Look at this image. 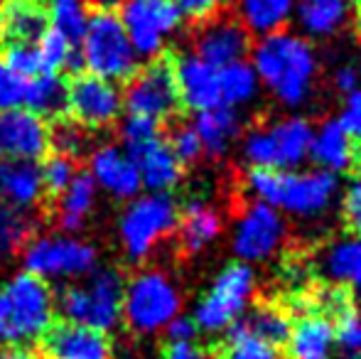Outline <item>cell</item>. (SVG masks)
Here are the masks:
<instances>
[{"label":"cell","instance_id":"cell-1","mask_svg":"<svg viewBox=\"0 0 361 359\" xmlns=\"http://www.w3.org/2000/svg\"><path fill=\"white\" fill-rule=\"evenodd\" d=\"M251 67L261 87H266L288 109H298L310 99L317 79V54L312 44L295 32L263 35L251 49Z\"/></svg>","mask_w":361,"mask_h":359},{"label":"cell","instance_id":"cell-2","mask_svg":"<svg viewBox=\"0 0 361 359\" xmlns=\"http://www.w3.org/2000/svg\"><path fill=\"white\" fill-rule=\"evenodd\" d=\"M54 291L27 271L0 283V347H27L39 342L54 325Z\"/></svg>","mask_w":361,"mask_h":359},{"label":"cell","instance_id":"cell-3","mask_svg":"<svg viewBox=\"0 0 361 359\" xmlns=\"http://www.w3.org/2000/svg\"><path fill=\"white\" fill-rule=\"evenodd\" d=\"M246 185L258 202L293 217H319L332 209L339 195V178L324 170H258L251 168Z\"/></svg>","mask_w":361,"mask_h":359},{"label":"cell","instance_id":"cell-4","mask_svg":"<svg viewBox=\"0 0 361 359\" xmlns=\"http://www.w3.org/2000/svg\"><path fill=\"white\" fill-rule=\"evenodd\" d=\"M123 286L126 278L118 269H94L86 278L69 283L59 291V296H54L57 312L64 322H76L109 335L121 325Z\"/></svg>","mask_w":361,"mask_h":359},{"label":"cell","instance_id":"cell-5","mask_svg":"<svg viewBox=\"0 0 361 359\" xmlns=\"http://www.w3.org/2000/svg\"><path fill=\"white\" fill-rule=\"evenodd\" d=\"M182 315V293L175 278L162 269H140L126 281L121 322L130 332L152 337Z\"/></svg>","mask_w":361,"mask_h":359},{"label":"cell","instance_id":"cell-6","mask_svg":"<svg viewBox=\"0 0 361 359\" xmlns=\"http://www.w3.org/2000/svg\"><path fill=\"white\" fill-rule=\"evenodd\" d=\"M180 205L172 192H145L126 205L118 217V241L126 259L143 264L177 229Z\"/></svg>","mask_w":361,"mask_h":359},{"label":"cell","instance_id":"cell-7","mask_svg":"<svg viewBox=\"0 0 361 359\" xmlns=\"http://www.w3.org/2000/svg\"><path fill=\"white\" fill-rule=\"evenodd\" d=\"M79 59L86 74L111 84L128 82L140 64L118 15L114 13L89 15V25L79 42Z\"/></svg>","mask_w":361,"mask_h":359},{"label":"cell","instance_id":"cell-8","mask_svg":"<svg viewBox=\"0 0 361 359\" xmlns=\"http://www.w3.org/2000/svg\"><path fill=\"white\" fill-rule=\"evenodd\" d=\"M312 123L302 116L278 118L268 126L248 130L241 153L258 170H298L310 158Z\"/></svg>","mask_w":361,"mask_h":359},{"label":"cell","instance_id":"cell-9","mask_svg":"<svg viewBox=\"0 0 361 359\" xmlns=\"http://www.w3.org/2000/svg\"><path fill=\"white\" fill-rule=\"evenodd\" d=\"M256 291V271L253 266L233 261L216 273L212 288L197 300L192 320L204 335H221L233 322L241 320Z\"/></svg>","mask_w":361,"mask_h":359},{"label":"cell","instance_id":"cell-10","mask_svg":"<svg viewBox=\"0 0 361 359\" xmlns=\"http://www.w3.org/2000/svg\"><path fill=\"white\" fill-rule=\"evenodd\" d=\"M23 271L42 278L44 283H74L99 269V251L74 234H42L23 249Z\"/></svg>","mask_w":361,"mask_h":359},{"label":"cell","instance_id":"cell-11","mask_svg":"<svg viewBox=\"0 0 361 359\" xmlns=\"http://www.w3.org/2000/svg\"><path fill=\"white\" fill-rule=\"evenodd\" d=\"M121 25L140 59H160L170 37L182 28L177 0H123Z\"/></svg>","mask_w":361,"mask_h":359},{"label":"cell","instance_id":"cell-12","mask_svg":"<svg viewBox=\"0 0 361 359\" xmlns=\"http://www.w3.org/2000/svg\"><path fill=\"white\" fill-rule=\"evenodd\" d=\"M286 241V219L276 207L251 202L238 217L231 236V251L241 264H263L281 251Z\"/></svg>","mask_w":361,"mask_h":359},{"label":"cell","instance_id":"cell-13","mask_svg":"<svg viewBox=\"0 0 361 359\" xmlns=\"http://www.w3.org/2000/svg\"><path fill=\"white\" fill-rule=\"evenodd\" d=\"M180 106V96L175 87V72L172 64L165 59H152L147 67L138 69L128 79L123 91V111L128 116L162 123Z\"/></svg>","mask_w":361,"mask_h":359},{"label":"cell","instance_id":"cell-14","mask_svg":"<svg viewBox=\"0 0 361 359\" xmlns=\"http://www.w3.org/2000/svg\"><path fill=\"white\" fill-rule=\"evenodd\" d=\"M69 118L86 130L109 128L123 114V91L118 84L91 74H76L67 82V109Z\"/></svg>","mask_w":361,"mask_h":359},{"label":"cell","instance_id":"cell-15","mask_svg":"<svg viewBox=\"0 0 361 359\" xmlns=\"http://www.w3.org/2000/svg\"><path fill=\"white\" fill-rule=\"evenodd\" d=\"M52 150V126L30 109L0 111V160L37 163Z\"/></svg>","mask_w":361,"mask_h":359},{"label":"cell","instance_id":"cell-16","mask_svg":"<svg viewBox=\"0 0 361 359\" xmlns=\"http://www.w3.org/2000/svg\"><path fill=\"white\" fill-rule=\"evenodd\" d=\"M251 49V32L241 25L236 15L216 13L202 20L195 32V52L207 64L221 69L226 64L241 62Z\"/></svg>","mask_w":361,"mask_h":359},{"label":"cell","instance_id":"cell-17","mask_svg":"<svg viewBox=\"0 0 361 359\" xmlns=\"http://www.w3.org/2000/svg\"><path fill=\"white\" fill-rule=\"evenodd\" d=\"M86 158H89V170L86 173L91 175L96 187L104 190L106 195H111L114 200L128 202L140 195L143 185H140L138 168H135L133 158L121 145H96V148H91V153Z\"/></svg>","mask_w":361,"mask_h":359},{"label":"cell","instance_id":"cell-18","mask_svg":"<svg viewBox=\"0 0 361 359\" xmlns=\"http://www.w3.org/2000/svg\"><path fill=\"white\" fill-rule=\"evenodd\" d=\"M42 359H111V337L76 322H54L39 340Z\"/></svg>","mask_w":361,"mask_h":359},{"label":"cell","instance_id":"cell-19","mask_svg":"<svg viewBox=\"0 0 361 359\" xmlns=\"http://www.w3.org/2000/svg\"><path fill=\"white\" fill-rule=\"evenodd\" d=\"M175 72V87L180 104L195 114L221 106L219 99V69L207 64L197 54H182L172 64Z\"/></svg>","mask_w":361,"mask_h":359},{"label":"cell","instance_id":"cell-20","mask_svg":"<svg viewBox=\"0 0 361 359\" xmlns=\"http://www.w3.org/2000/svg\"><path fill=\"white\" fill-rule=\"evenodd\" d=\"M126 153L133 158L140 175V185L147 192H172L182 180V165L172 155L170 145L157 135L147 143L130 148Z\"/></svg>","mask_w":361,"mask_h":359},{"label":"cell","instance_id":"cell-21","mask_svg":"<svg viewBox=\"0 0 361 359\" xmlns=\"http://www.w3.org/2000/svg\"><path fill=\"white\" fill-rule=\"evenodd\" d=\"M177 236L185 254L197 256L207 251L221 236L224 219L221 214L204 200H190L180 207V219H177Z\"/></svg>","mask_w":361,"mask_h":359},{"label":"cell","instance_id":"cell-22","mask_svg":"<svg viewBox=\"0 0 361 359\" xmlns=\"http://www.w3.org/2000/svg\"><path fill=\"white\" fill-rule=\"evenodd\" d=\"M310 160L317 170L339 175L352 168L354 163V140L347 135L337 118H327L312 130L310 143Z\"/></svg>","mask_w":361,"mask_h":359},{"label":"cell","instance_id":"cell-23","mask_svg":"<svg viewBox=\"0 0 361 359\" xmlns=\"http://www.w3.org/2000/svg\"><path fill=\"white\" fill-rule=\"evenodd\" d=\"M96 197H99L96 182L86 170H79L67 190L57 195V205H54V221L64 234H76L79 229H84L86 219L96 207Z\"/></svg>","mask_w":361,"mask_h":359},{"label":"cell","instance_id":"cell-24","mask_svg":"<svg viewBox=\"0 0 361 359\" xmlns=\"http://www.w3.org/2000/svg\"><path fill=\"white\" fill-rule=\"evenodd\" d=\"M42 197L44 187L37 163L0 160V205L35 209Z\"/></svg>","mask_w":361,"mask_h":359},{"label":"cell","instance_id":"cell-25","mask_svg":"<svg viewBox=\"0 0 361 359\" xmlns=\"http://www.w3.org/2000/svg\"><path fill=\"white\" fill-rule=\"evenodd\" d=\"M286 347L290 359H329L334 350V325L329 315H302L290 330Z\"/></svg>","mask_w":361,"mask_h":359},{"label":"cell","instance_id":"cell-26","mask_svg":"<svg viewBox=\"0 0 361 359\" xmlns=\"http://www.w3.org/2000/svg\"><path fill=\"white\" fill-rule=\"evenodd\" d=\"M192 128L202 143V153L209 158H221L228 153L233 140L241 135V116L233 109L216 106V109L197 114Z\"/></svg>","mask_w":361,"mask_h":359},{"label":"cell","instance_id":"cell-27","mask_svg":"<svg viewBox=\"0 0 361 359\" xmlns=\"http://www.w3.org/2000/svg\"><path fill=\"white\" fill-rule=\"evenodd\" d=\"M49 28V10L44 0H8L3 8V35L10 42L35 44Z\"/></svg>","mask_w":361,"mask_h":359},{"label":"cell","instance_id":"cell-28","mask_svg":"<svg viewBox=\"0 0 361 359\" xmlns=\"http://www.w3.org/2000/svg\"><path fill=\"white\" fill-rule=\"evenodd\" d=\"M352 0H298V25L310 37H332L347 25Z\"/></svg>","mask_w":361,"mask_h":359},{"label":"cell","instance_id":"cell-29","mask_svg":"<svg viewBox=\"0 0 361 359\" xmlns=\"http://www.w3.org/2000/svg\"><path fill=\"white\" fill-rule=\"evenodd\" d=\"M238 20L253 35L281 32L295 15L298 0H236Z\"/></svg>","mask_w":361,"mask_h":359},{"label":"cell","instance_id":"cell-30","mask_svg":"<svg viewBox=\"0 0 361 359\" xmlns=\"http://www.w3.org/2000/svg\"><path fill=\"white\" fill-rule=\"evenodd\" d=\"M322 271L337 286L361 288V236H344L322 254Z\"/></svg>","mask_w":361,"mask_h":359},{"label":"cell","instance_id":"cell-31","mask_svg":"<svg viewBox=\"0 0 361 359\" xmlns=\"http://www.w3.org/2000/svg\"><path fill=\"white\" fill-rule=\"evenodd\" d=\"M221 335L224 340L219 345V357L221 359H283L281 347L263 340L243 317L233 322Z\"/></svg>","mask_w":361,"mask_h":359},{"label":"cell","instance_id":"cell-32","mask_svg":"<svg viewBox=\"0 0 361 359\" xmlns=\"http://www.w3.org/2000/svg\"><path fill=\"white\" fill-rule=\"evenodd\" d=\"M258 91H261V82H258L251 62H246V59L219 69V99L226 109L238 111L253 104Z\"/></svg>","mask_w":361,"mask_h":359},{"label":"cell","instance_id":"cell-33","mask_svg":"<svg viewBox=\"0 0 361 359\" xmlns=\"http://www.w3.org/2000/svg\"><path fill=\"white\" fill-rule=\"evenodd\" d=\"M23 106L42 118L62 116L67 109V82L59 74H37L27 79Z\"/></svg>","mask_w":361,"mask_h":359},{"label":"cell","instance_id":"cell-34","mask_svg":"<svg viewBox=\"0 0 361 359\" xmlns=\"http://www.w3.org/2000/svg\"><path fill=\"white\" fill-rule=\"evenodd\" d=\"M37 217L32 209L0 205V256L23 254V249L35 239Z\"/></svg>","mask_w":361,"mask_h":359},{"label":"cell","instance_id":"cell-35","mask_svg":"<svg viewBox=\"0 0 361 359\" xmlns=\"http://www.w3.org/2000/svg\"><path fill=\"white\" fill-rule=\"evenodd\" d=\"M35 49H37L39 72L42 74H59V69H72V72L81 69L79 47L52 28L44 30L42 37L35 42Z\"/></svg>","mask_w":361,"mask_h":359},{"label":"cell","instance_id":"cell-36","mask_svg":"<svg viewBox=\"0 0 361 359\" xmlns=\"http://www.w3.org/2000/svg\"><path fill=\"white\" fill-rule=\"evenodd\" d=\"M52 30H57L62 37H67L69 42L79 47L81 37L86 32V25H89V13L79 0H64V3H54L52 8Z\"/></svg>","mask_w":361,"mask_h":359},{"label":"cell","instance_id":"cell-37","mask_svg":"<svg viewBox=\"0 0 361 359\" xmlns=\"http://www.w3.org/2000/svg\"><path fill=\"white\" fill-rule=\"evenodd\" d=\"M52 153L67 155L72 160H79L91 153L89 130L74 123L72 118H59L57 126H52Z\"/></svg>","mask_w":361,"mask_h":359},{"label":"cell","instance_id":"cell-38","mask_svg":"<svg viewBox=\"0 0 361 359\" xmlns=\"http://www.w3.org/2000/svg\"><path fill=\"white\" fill-rule=\"evenodd\" d=\"M243 320H246L263 340H268L276 347L286 345L288 337H290V330H293L290 317L283 310H276V308H258V310H253L251 315L243 317Z\"/></svg>","mask_w":361,"mask_h":359},{"label":"cell","instance_id":"cell-39","mask_svg":"<svg viewBox=\"0 0 361 359\" xmlns=\"http://www.w3.org/2000/svg\"><path fill=\"white\" fill-rule=\"evenodd\" d=\"M76 173H79V168H76V160L49 150V153L42 158V165H39V178H42L44 195L57 197L59 192L67 190V185L74 180Z\"/></svg>","mask_w":361,"mask_h":359},{"label":"cell","instance_id":"cell-40","mask_svg":"<svg viewBox=\"0 0 361 359\" xmlns=\"http://www.w3.org/2000/svg\"><path fill=\"white\" fill-rule=\"evenodd\" d=\"M334 325V345L344 352V355L357 357L361 355V315L352 305L342 308L337 312V322Z\"/></svg>","mask_w":361,"mask_h":359},{"label":"cell","instance_id":"cell-41","mask_svg":"<svg viewBox=\"0 0 361 359\" xmlns=\"http://www.w3.org/2000/svg\"><path fill=\"white\" fill-rule=\"evenodd\" d=\"M165 143L170 145L172 155H175L177 163H180L182 168L200 163L202 155H204V153H202L200 138H197L195 128H192L190 123H177L175 128L170 130V135H167Z\"/></svg>","mask_w":361,"mask_h":359},{"label":"cell","instance_id":"cell-42","mask_svg":"<svg viewBox=\"0 0 361 359\" xmlns=\"http://www.w3.org/2000/svg\"><path fill=\"white\" fill-rule=\"evenodd\" d=\"M0 62L8 69H13L15 74H20L23 79H32L39 72V59H37V49L35 44H25V42H8L0 54Z\"/></svg>","mask_w":361,"mask_h":359},{"label":"cell","instance_id":"cell-43","mask_svg":"<svg viewBox=\"0 0 361 359\" xmlns=\"http://www.w3.org/2000/svg\"><path fill=\"white\" fill-rule=\"evenodd\" d=\"M157 135H160V123H155V121L140 118V116H126L121 121V140H123L121 148L123 150L138 148Z\"/></svg>","mask_w":361,"mask_h":359},{"label":"cell","instance_id":"cell-44","mask_svg":"<svg viewBox=\"0 0 361 359\" xmlns=\"http://www.w3.org/2000/svg\"><path fill=\"white\" fill-rule=\"evenodd\" d=\"M25 87H27V79H23L0 62V111L20 109L25 99Z\"/></svg>","mask_w":361,"mask_h":359},{"label":"cell","instance_id":"cell-45","mask_svg":"<svg viewBox=\"0 0 361 359\" xmlns=\"http://www.w3.org/2000/svg\"><path fill=\"white\" fill-rule=\"evenodd\" d=\"M342 209H344V219H347L349 229L354 231V236H361V175L349 182L347 190H344Z\"/></svg>","mask_w":361,"mask_h":359},{"label":"cell","instance_id":"cell-46","mask_svg":"<svg viewBox=\"0 0 361 359\" xmlns=\"http://www.w3.org/2000/svg\"><path fill=\"white\" fill-rule=\"evenodd\" d=\"M339 123L347 130V135L354 143H361V89L347 96L342 106V116H339Z\"/></svg>","mask_w":361,"mask_h":359},{"label":"cell","instance_id":"cell-47","mask_svg":"<svg viewBox=\"0 0 361 359\" xmlns=\"http://www.w3.org/2000/svg\"><path fill=\"white\" fill-rule=\"evenodd\" d=\"M165 335L170 340V345H187V342H195V337L200 335L195 320L187 315H177L170 325L165 327Z\"/></svg>","mask_w":361,"mask_h":359},{"label":"cell","instance_id":"cell-48","mask_svg":"<svg viewBox=\"0 0 361 359\" xmlns=\"http://www.w3.org/2000/svg\"><path fill=\"white\" fill-rule=\"evenodd\" d=\"M226 3L228 0H177L182 15H190L192 20H200V23L212 18V15L221 13V8Z\"/></svg>","mask_w":361,"mask_h":359},{"label":"cell","instance_id":"cell-49","mask_svg":"<svg viewBox=\"0 0 361 359\" xmlns=\"http://www.w3.org/2000/svg\"><path fill=\"white\" fill-rule=\"evenodd\" d=\"M332 82H334V89H337L339 94L349 96V94H354L357 89H361L359 87V84H361V72L354 67V64H342V67L334 69Z\"/></svg>","mask_w":361,"mask_h":359},{"label":"cell","instance_id":"cell-50","mask_svg":"<svg viewBox=\"0 0 361 359\" xmlns=\"http://www.w3.org/2000/svg\"><path fill=\"white\" fill-rule=\"evenodd\" d=\"M162 359H214L207 350H202L195 342L187 345H167V350L162 352Z\"/></svg>","mask_w":361,"mask_h":359},{"label":"cell","instance_id":"cell-51","mask_svg":"<svg viewBox=\"0 0 361 359\" xmlns=\"http://www.w3.org/2000/svg\"><path fill=\"white\" fill-rule=\"evenodd\" d=\"M0 359H42V355L32 352L30 347H10V350H3Z\"/></svg>","mask_w":361,"mask_h":359},{"label":"cell","instance_id":"cell-52","mask_svg":"<svg viewBox=\"0 0 361 359\" xmlns=\"http://www.w3.org/2000/svg\"><path fill=\"white\" fill-rule=\"evenodd\" d=\"M89 8H94L96 13H114L116 8L123 5V0H86Z\"/></svg>","mask_w":361,"mask_h":359},{"label":"cell","instance_id":"cell-53","mask_svg":"<svg viewBox=\"0 0 361 359\" xmlns=\"http://www.w3.org/2000/svg\"><path fill=\"white\" fill-rule=\"evenodd\" d=\"M0 37H3V5H0Z\"/></svg>","mask_w":361,"mask_h":359},{"label":"cell","instance_id":"cell-54","mask_svg":"<svg viewBox=\"0 0 361 359\" xmlns=\"http://www.w3.org/2000/svg\"><path fill=\"white\" fill-rule=\"evenodd\" d=\"M354 5H357V10H359V15H361V0H352Z\"/></svg>","mask_w":361,"mask_h":359},{"label":"cell","instance_id":"cell-55","mask_svg":"<svg viewBox=\"0 0 361 359\" xmlns=\"http://www.w3.org/2000/svg\"><path fill=\"white\" fill-rule=\"evenodd\" d=\"M44 3H64V0H44Z\"/></svg>","mask_w":361,"mask_h":359},{"label":"cell","instance_id":"cell-56","mask_svg":"<svg viewBox=\"0 0 361 359\" xmlns=\"http://www.w3.org/2000/svg\"><path fill=\"white\" fill-rule=\"evenodd\" d=\"M359 305H361V288H359Z\"/></svg>","mask_w":361,"mask_h":359},{"label":"cell","instance_id":"cell-57","mask_svg":"<svg viewBox=\"0 0 361 359\" xmlns=\"http://www.w3.org/2000/svg\"><path fill=\"white\" fill-rule=\"evenodd\" d=\"M354 359H361V355H357V357H354Z\"/></svg>","mask_w":361,"mask_h":359}]
</instances>
